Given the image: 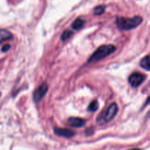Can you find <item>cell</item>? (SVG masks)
<instances>
[{"label": "cell", "mask_w": 150, "mask_h": 150, "mask_svg": "<svg viewBox=\"0 0 150 150\" xmlns=\"http://www.w3.org/2000/svg\"><path fill=\"white\" fill-rule=\"evenodd\" d=\"M129 150H141L139 149H129Z\"/></svg>", "instance_id": "cell-17"}, {"label": "cell", "mask_w": 150, "mask_h": 150, "mask_svg": "<svg viewBox=\"0 0 150 150\" xmlns=\"http://www.w3.org/2000/svg\"><path fill=\"white\" fill-rule=\"evenodd\" d=\"M54 133L57 135V136H62V137L65 138H71L75 136V132L71 130L66 128H60V127H56L54 129Z\"/></svg>", "instance_id": "cell-6"}, {"label": "cell", "mask_w": 150, "mask_h": 150, "mask_svg": "<svg viewBox=\"0 0 150 150\" xmlns=\"http://www.w3.org/2000/svg\"><path fill=\"white\" fill-rule=\"evenodd\" d=\"M118 112V105L113 103L105 110H104L97 119V123L99 125H104L111 122L117 115Z\"/></svg>", "instance_id": "cell-3"}, {"label": "cell", "mask_w": 150, "mask_h": 150, "mask_svg": "<svg viewBox=\"0 0 150 150\" xmlns=\"http://www.w3.org/2000/svg\"><path fill=\"white\" fill-rule=\"evenodd\" d=\"M98 103L97 100H93L92 102H91V103L89 104V107H88V110L91 112H95L98 109Z\"/></svg>", "instance_id": "cell-12"}, {"label": "cell", "mask_w": 150, "mask_h": 150, "mask_svg": "<svg viewBox=\"0 0 150 150\" xmlns=\"http://www.w3.org/2000/svg\"><path fill=\"white\" fill-rule=\"evenodd\" d=\"M142 22V18L140 16H134L133 18L118 17L116 20L119 29L122 30H130L140 25Z\"/></svg>", "instance_id": "cell-2"}, {"label": "cell", "mask_w": 150, "mask_h": 150, "mask_svg": "<svg viewBox=\"0 0 150 150\" xmlns=\"http://www.w3.org/2000/svg\"><path fill=\"white\" fill-rule=\"evenodd\" d=\"M13 38V36L11 32L6 29H0V43L7 40H11Z\"/></svg>", "instance_id": "cell-8"}, {"label": "cell", "mask_w": 150, "mask_h": 150, "mask_svg": "<svg viewBox=\"0 0 150 150\" xmlns=\"http://www.w3.org/2000/svg\"><path fill=\"white\" fill-rule=\"evenodd\" d=\"M92 133H93V129L92 128L88 129V130L86 131V134L88 135V136H89V135L92 134Z\"/></svg>", "instance_id": "cell-15"}, {"label": "cell", "mask_w": 150, "mask_h": 150, "mask_svg": "<svg viewBox=\"0 0 150 150\" xmlns=\"http://www.w3.org/2000/svg\"><path fill=\"white\" fill-rule=\"evenodd\" d=\"M85 21L83 20L81 18H79L76 20H75V21L73 22V24H72V28L73 29H76V30H79L81 28H82L84 25Z\"/></svg>", "instance_id": "cell-10"}, {"label": "cell", "mask_w": 150, "mask_h": 150, "mask_svg": "<svg viewBox=\"0 0 150 150\" xmlns=\"http://www.w3.org/2000/svg\"><path fill=\"white\" fill-rule=\"evenodd\" d=\"M48 86L47 83H42L36 90L34 92L33 94V98L34 100L36 103L40 102L42 98L45 97L46 95L47 92H48Z\"/></svg>", "instance_id": "cell-4"}, {"label": "cell", "mask_w": 150, "mask_h": 150, "mask_svg": "<svg viewBox=\"0 0 150 150\" xmlns=\"http://www.w3.org/2000/svg\"><path fill=\"white\" fill-rule=\"evenodd\" d=\"M116 47L113 45H103L98 48L92 55L89 57L88 62L95 63L103 59L104 58L113 54L115 51Z\"/></svg>", "instance_id": "cell-1"}, {"label": "cell", "mask_w": 150, "mask_h": 150, "mask_svg": "<svg viewBox=\"0 0 150 150\" xmlns=\"http://www.w3.org/2000/svg\"><path fill=\"white\" fill-rule=\"evenodd\" d=\"M72 35H73V32H72L70 30L64 31V32H63L62 35V37H61L62 40L63 41L67 40L70 39V38H71Z\"/></svg>", "instance_id": "cell-13"}, {"label": "cell", "mask_w": 150, "mask_h": 150, "mask_svg": "<svg viewBox=\"0 0 150 150\" xmlns=\"http://www.w3.org/2000/svg\"><path fill=\"white\" fill-rule=\"evenodd\" d=\"M67 122L71 127H77V128L83 127L86 123V121L84 120L79 118V117H70L67 120Z\"/></svg>", "instance_id": "cell-7"}, {"label": "cell", "mask_w": 150, "mask_h": 150, "mask_svg": "<svg viewBox=\"0 0 150 150\" xmlns=\"http://www.w3.org/2000/svg\"><path fill=\"white\" fill-rule=\"evenodd\" d=\"M150 103V97L149 98H148L147 100V102H146V104H149Z\"/></svg>", "instance_id": "cell-16"}, {"label": "cell", "mask_w": 150, "mask_h": 150, "mask_svg": "<svg viewBox=\"0 0 150 150\" xmlns=\"http://www.w3.org/2000/svg\"><path fill=\"white\" fill-rule=\"evenodd\" d=\"M10 48V45H5L4 47H3L2 48H1V51H2L3 52H6V51H8Z\"/></svg>", "instance_id": "cell-14"}, {"label": "cell", "mask_w": 150, "mask_h": 150, "mask_svg": "<svg viewBox=\"0 0 150 150\" xmlns=\"http://www.w3.org/2000/svg\"><path fill=\"white\" fill-rule=\"evenodd\" d=\"M145 76L140 73H134L129 77V83L133 87H138L144 82Z\"/></svg>", "instance_id": "cell-5"}, {"label": "cell", "mask_w": 150, "mask_h": 150, "mask_svg": "<svg viewBox=\"0 0 150 150\" xmlns=\"http://www.w3.org/2000/svg\"><path fill=\"white\" fill-rule=\"evenodd\" d=\"M140 65L144 70L150 71V55L146 56L141 60Z\"/></svg>", "instance_id": "cell-9"}, {"label": "cell", "mask_w": 150, "mask_h": 150, "mask_svg": "<svg viewBox=\"0 0 150 150\" xmlns=\"http://www.w3.org/2000/svg\"><path fill=\"white\" fill-rule=\"evenodd\" d=\"M105 10V6L103 5L97 6V7L95 8V10H94V14L96 15V16H100V15H102L103 13H104Z\"/></svg>", "instance_id": "cell-11"}]
</instances>
